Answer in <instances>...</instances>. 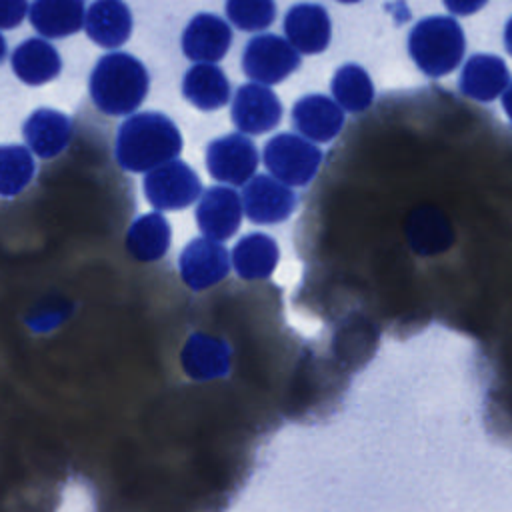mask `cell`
Wrapping results in <instances>:
<instances>
[{"label":"cell","mask_w":512,"mask_h":512,"mask_svg":"<svg viewBox=\"0 0 512 512\" xmlns=\"http://www.w3.org/2000/svg\"><path fill=\"white\" fill-rule=\"evenodd\" d=\"M30 22L46 38L74 34L86 22L84 0H34Z\"/></svg>","instance_id":"14"},{"label":"cell","mask_w":512,"mask_h":512,"mask_svg":"<svg viewBox=\"0 0 512 512\" xmlns=\"http://www.w3.org/2000/svg\"><path fill=\"white\" fill-rule=\"evenodd\" d=\"M182 92L200 110H216L230 98V86L224 72L218 66L204 62L186 72Z\"/></svg>","instance_id":"16"},{"label":"cell","mask_w":512,"mask_h":512,"mask_svg":"<svg viewBox=\"0 0 512 512\" xmlns=\"http://www.w3.org/2000/svg\"><path fill=\"white\" fill-rule=\"evenodd\" d=\"M26 0H0V28H16L26 16Z\"/></svg>","instance_id":"22"},{"label":"cell","mask_w":512,"mask_h":512,"mask_svg":"<svg viewBox=\"0 0 512 512\" xmlns=\"http://www.w3.org/2000/svg\"><path fill=\"white\" fill-rule=\"evenodd\" d=\"M278 260L276 242L264 234H248L234 246L232 262L242 278L268 276Z\"/></svg>","instance_id":"18"},{"label":"cell","mask_w":512,"mask_h":512,"mask_svg":"<svg viewBox=\"0 0 512 512\" xmlns=\"http://www.w3.org/2000/svg\"><path fill=\"white\" fill-rule=\"evenodd\" d=\"M144 194L158 210H178L198 198L200 180L188 164L170 160L146 174Z\"/></svg>","instance_id":"3"},{"label":"cell","mask_w":512,"mask_h":512,"mask_svg":"<svg viewBox=\"0 0 512 512\" xmlns=\"http://www.w3.org/2000/svg\"><path fill=\"white\" fill-rule=\"evenodd\" d=\"M258 164L256 146L240 134H228L212 140L206 150V166L214 180L228 184H244Z\"/></svg>","instance_id":"4"},{"label":"cell","mask_w":512,"mask_h":512,"mask_svg":"<svg viewBox=\"0 0 512 512\" xmlns=\"http://www.w3.org/2000/svg\"><path fill=\"white\" fill-rule=\"evenodd\" d=\"M12 68L22 82L36 86L58 76L62 62L58 52L46 40L28 38L14 50Z\"/></svg>","instance_id":"15"},{"label":"cell","mask_w":512,"mask_h":512,"mask_svg":"<svg viewBox=\"0 0 512 512\" xmlns=\"http://www.w3.org/2000/svg\"><path fill=\"white\" fill-rule=\"evenodd\" d=\"M34 176V160L24 146H0V196H16Z\"/></svg>","instance_id":"19"},{"label":"cell","mask_w":512,"mask_h":512,"mask_svg":"<svg viewBox=\"0 0 512 512\" xmlns=\"http://www.w3.org/2000/svg\"><path fill=\"white\" fill-rule=\"evenodd\" d=\"M4 54H6V42H4V38L0 36V62H2V58H4Z\"/></svg>","instance_id":"23"},{"label":"cell","mask_w":512,"mask_h":512,"mask_svg":"<svg viewBox=\"0 0 512 512\" xmlns=\"http://www.w3.org/2000/svg\"><path fill=\"white\" fill-rule=\"evenodd\" d=\"M232 42L230 26L214 14H198L190 20L182 36V50L198 64L220 60Z\"/></svg>","instance_id":"8"},{"label":"cell","mask_w":512,"mask_h":512,"mask_svg":"<svg viewBox=\"0 0 512 512\" xmlns=\"http://www.w3.org/2000/svg\"><path fill=\"white\" fill-rule=\"evenodd\" d=\"M226 14L240 30L266 28L274 18L272 0H226Z\"/></svg>","instance_id":"21"},{"label":"cell","mask_w":512,"mask_h":512,"mask_svg":"<svg viewBox=\"0 0 512 512\" xmlns=\"http://www.w3.org/2000/svg\"><path fill=\"white\" fill-rule=\"evenodd\" d=\"M182 138L170 118L160 112L134 114L118 130L116 160L124 170H154L178 156Z\"/></svg>","instance_id":"1"},{"label":"cell","mask_w":512,"mask_h":512,"mask_svg":"<svg viewBox=\"0 0 512 512\" xmlns=\"http://www.w3.org/2000/svg\"><path fill=\"white\" fill-rule=\"evenodd\" d=\"M242 198L248 218L258 224L284 220L294 206V196L270 176H254L244 186Z\"/></svg>","instance_id":"10"},{"label":"cell","mask_w":512,"mask_h":512,"mask_svg":"<svg viewBox=\"0 0 512 512\" xmlns=\"http://www.w3.org/2000/svg\"><path fill=\"white\" fill-rule=\"evenodd\" d=\"M168 244H170V226L164 220V216L158 212L142 214L140 218H136L126 234L128 252L142 262L158 260L160 256H164V252L168 250Z\"/></svg>","instance_id":"17"},{"label":"cell","mask_w":512,"mask_h":512,"mask_svg":"<svg viewBox=\"0 0 512 512\" xmlns=\"http://www.w3.org/2000/svg\"><path fill=\"white\" fill-rule=\"evenodd\" d=\"M148 92V72L140 60L126 52L102 56L90 76V96L106 114H128Z\"/></svg>","instance_id":"2"},{"label":"cell","mask_w":512,"mask_h":512,"mask_svg":"<svg viewBox=\"0 0 512 512\" xmlns=\"http://www.w3.org/2000/svg\"><path fill=\"white\" fill-rule=\"evenodd\" d=\"M242 204L240 196L226 186L208 188L196 208V222L206 238L228 240L240 226Z\"/></svg>","instance_id":"6"},{"label":"cell","mask_w":512,"mask_h":512,"mask_svg":"<svg viewBox=\"0 0 512 512\" xmlns=\"http://www.w3.org/2000/svg\"><path fill=\"white\" fill-rule=\"evenodd\" d=\"M84 26L96 44L114 48L130 36L132 16L128 6L120 0H96L88 8Z\"/></svg>","instance_id":"13"},{"label":"cell","mask_w":512,"mask_h":512,"mask_svg":"<svg viewBox=\"0 0 512 512\" xmlns=\"http://www.w3.org/2000/svg\"><path fill=\"white\" fill-rule=\"evenodd\" d=\"M282 108L276 96L260 84H244L236 90L232 102V120L246 134H260L274 128Z\"/></svg>","instance_id":"7"},{"label":"cell","mask_w":512,"mask_h":512,"mask_svg":"<svg viewBox=\"0 0 512 512\" xmlns=\"http://www.w3.org/2000/svg\"><path fill=\"white\" fill-rule=\"evenodd\" d=\"M320 12L310 6L292 8L286 16V32L302 50H318L324 44V26H320Z\"/></svg>","instance_id":"20"},{"label":"cell","mask_w":512,"mask_h":512,"mask_svg":"<svg viewBox=\"0 0 512 512\" xmlns=\"http://www.w3.org/2000/svg\"><path fill=\"white\" fill-rule=\"evenodd\" d=\"M228 252L216 240L196 238L180 254V272L188 286L206 288L228 274Z\"/></svg>","instance_id":"9"},{"label":"cell","mask_w":512,"mask_h":512,"mask_svg":"<svg viewBox=\"0 0 512 512\" xmlns=\"http://www.w3.org/2000/svg\"><path fill=\"white\" fill-rule=\"evenodd\" d=\"M242 66L246 76L252 80L272 84L290 74L294 66H298V56L290 50V46L274 34L254 36L242 56Z\"/></svg>","instance_id":"5"},{"label":"cell","mask_w":512,"mask_h":512,"mask_svg":"<svg viewBox=\"0 0 512 512\" xmlns=\"http://www.w3.org/2000/svg\"><path fill=\"white\" fill-rule=\"evenodd\" d=\"M28 146L40 158H52L62 152L72 136V122L66 114L52 108H38L24 124Z\"/></svg>","instance_id":"12"},{"label":"cell","mask_w":512,"mask_h":512,"mask_svg":"<svg viewBox=\"0 0 512 512\" xmlns=\"http://www.w3.org/2000/svg\"><path fill=\"white\" fill-rule=\"evenodd\" d=\"M316 160L318 154H310V150L290 134L272 138L264 148V162L270 172L292 184H302L310 176V166L314 168Z\"/></svg>","instance_id":"11"}]
</instances>
